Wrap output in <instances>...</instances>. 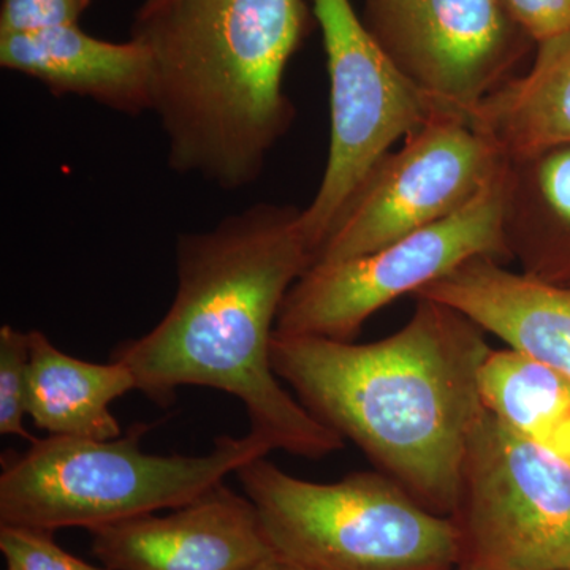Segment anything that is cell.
Masks as SVG:
<instances>
[{
    "label": "cell",
    "instance_id": "cell-10",
    "mask_svg": "<svg viewBox=\"0 0 570 570\" xmlns=\"http://www.w3.org/2000/svg\"><path fill=\"white\" fill-rule=\"evenodd\" d=\"M367 29L439 112L471 119L532 43L501 0H366Z\"/></svg>",
    "mask_w": 570,
    "mask_h": 570
},
{
    "label": "cell",
    "instance_id": "cell-19",
    "mask_svg": "<svg viewBox=\"0 0 570 570\" xmlns=\"http://www.w3.org/2000/svg\"><path fill=\"white\" fill-rule=\"evenodd\" d=\"M0 551L21 570H111L73 557L56 542L55 532L0 524Z\"/></svg>",
    "mask_w": 570,
    "mask_h": 570
},
{
    "label": "cell",
    "instance_id": "cell-4",
    "mask_svg": "<svg viewBox=\"0 0 570 570\" xmlns=\"http://www.w3.org/2000/svg\"><path fill=\"white\" fill-rule=\"evenodd\" d=\"M149 428L107 441L48 436L2 456L0 524L56 532L91 531L134 517L178 509L268 455L261 439L219 436L205 455H156L141 450Z\"/></svg>",
    "mask_w": 570,
    "mask_h": 570
},
{
    "label": "cell",
    "instance_id": "cell-22",
    "mask_svg": "<svg viewBox=\"0 0 570 570\" xmlns=\"http://www.w3.org/2000/svg\"><path fill=\"white\" fill-rule=\"evenodd\" d=\"M250 570H305L296 566L295 562L285 560V558L279 557V554L273 553L269 554L268 558H265L264 561L258 562L257 566H254Z\"/></svg>",
    "mask_w": 570,
    "mask_h": 570
},
{
    "label": "cell",
    "instance_id": "cell-14",
    "mask_svg": "<svg viewBox=\"0 0 570 570\" xmlns=\"http://www.w3.org/2000/svg\"><path fill=\"white\" fill-rule=\"evenodd\" d=\"M504 238L521 273L570 287V142L505 159Z\"/></svg>",
    "mask_w": 570,
    "mask_h": 570
},
{
    "label": "cell",
    "instance_id": "cell-15",
    "mask_svg": "<svg viewBox=\"0 0 570 570\" xmlns=\"http://www.w3.org/2000/svg\"><path fill=\"white\" fill-rule=\"evenodd\" d=\"M29 335L26 411L33 425L50 436L107 441L122 436L110 411L112 401L137 390L129 367L118 362L75 358L40 330Z\"/></svg>",
    "mask_w": 570,
    "mask_h": 570
},
{
    "label": "cell",
    "instance_id": "cell-13",
    "mask_svg": "<svg viewBox=\"0 0 570 570\" xmlns=\"http://www.w3.org/2000/svg\"><path fill=\"white\" fill-rule=\"evenodd\" d=\"M0 66L39 81L56 97H81L127 116L153 112V56L132 37L104 40L80 24L0 33Z\"/></svg>",
    "mask_w": 570,
    "mask_h": 570
},
{
    "label": "cell",
    "instance_id": "cell-5",
    "mask_svg": "<svg viewBox=\"0 0 570 570\" xmlns=\"http://www.w3.org/2000/svg\"><path fill=\"white\" fill-rule=\"evenodd\" d=\"M273 551L305 570H453L459 528L379 471L332 483L287 474L266 456L235 472Z\"/></svg>",
    "mask_w": 570,
    "mask_h": 570
},
{
    "label": "cell",
    "instance_id": "cell-6",
    "mask_svg": "<svg viewBox=\"0 0 570 570\" xmlns=\"http://www.w3.org/2000/svg\"><path fill=\"white\" fill-rule=\"evenodd\" d=\"M504 168L459 213L373 253L311 265L285 296L277 335L354 341L382 307L401 296L417 295L464 262L475 257L510 262L504 238Z\"/></svg>",
    "mask_w": 570,
    "mask_h": 570
},
{
    "label": "cell",
    "instance_id": "cell-3",
    "mask_svg": "<svg viewBox=\"0 0 570 570\" xmlns=\"http://www.w3.org/2000/svg\"><path fill=\"white\" fill-rule=\"evenodd\" d=\"M309 29L305 0H145L130 37L153 56L167 164L224 193L253 186L291 129L288 62Z\"/></svg>",
    "mask_w": 570,
    "mask_h": 570
},
{
    "label": "cell",
    "instance_id": "cell-9",
    "mask_svg": "<svg viewBox=\"0 0 570 570\" xmlns=\"http://www.w3.org/2000/svg\"><path fill=\"white\" fill-rule=\"evenodd\" d=\"M505 165L497 146L471 121L436 112L403 148L387 153L348 197L313 264L373 253L459 213Z\"/></svg>",
    "mask_w": 570,
    "mask_h": 570
},
{
    "label": "cell",
    "instance_id": "cell-7",
    "mask_svg": "<svg viewBox=\"0 0 570 570\" xmlns=\"http://www.w3.org/2000/svg\"><path fill=\"white\" fill-rule=\"evenodd\" d=\"M459 568L570 570V464L487 412L461 466Z\"/></svg>",
    "mask_w": 570,
    "mask_h": 570
},
{
    "label": "cell",
    "instance_id": "cell-24",
    "mask_svg": "<svg viewBox=\"0 0 570 570\" xmlns=\"http://www.w3.org/2000/svg\"><path fill=\"white\" fill-rule=\"evenodd\" d=\"M453 570H474V569L456 568V569H453Z\"/></svg>",
    "mask_w": 570,
    "mask_h": 570
},
{
    "label": "cell",
    "instance_id": "cell-1",
    "mask_svg": "<svg viewBox=\"0 0 570 570\" xmlns=\"http://www.w3.org/2000/svg\"><path fill=\"white\" fill-rule=\"evenodd\" d=\"M303 209L261 202L176 242L178 287L163 321L124 341L111 362L168 406L187 385L220 390L246 409L269 450L322 460L346 441L318 422L276 376L272 343L292 285L313 264Z\"/></svg>",
    "mask_w": 570,
    "mask_h": 570
},
{
    "label": "cell",
    "instance_id": "cell-2",
    "mask_svg": "<svg viewBox=\"0 0 570 570\" xmlns=\"http://www.w3.org/2000/svg\"><path fill=\"white\" fill-rule=\"evenodd\" d=\"M396 333L356 344L273 336L272 366L303 404L423 508L452 519L469 441L487 409V333L459 311L415 298Z\"/></svg>",
    "mask_w": 570,
    "mask_h": 570
},
{
    "label": "cell",
    "instance_id": "cell-20",
    "mask_svg": "<svg viewBox=\"0 0 570 570\" xmlns=\"http://www.w3.org/2000/svg\"><path fill=\"white\" fill-rule=\"evenodd\" d=\"M96 0H2L0 33H22L80 24Z\"/></svg>",
    "mask_w": 570,
    "mask_h": 570
},
{
    "label": "cell",
    "instance_id": "cell-17",
    "mask_svg": "<svg viewBox=\"0 0 570 570\" xmlns=\"http://www.w3.org/2000/svg\"><path fill=\"white\" fill-rule=\"evenodd\" d=\"M483 406L517 436L570 464V381L513 348H491L480 371Z\"/></svg>",
    "mask_w": 570,
    "mask_h": 570
},
{
    "label": "cell",
    "instance_id": "cell-18",
    "mask_svg": "<svg viewBox=\"0 0 570 570\" xmlns=\"http://www.w3.org/2000/svg\"><path fill=\"white\" fill-rule=\"evenodd\" d=\"M28 332L2 325L0 328V434L36 441L24 426L28 393Z\"/></svg>",
    "mask_w": 570,
    "mask_h": 570
},
{
    "label": "cell",
    "instance_id": "cell-12",
    "mask_svg": "<svg viewBox=\"0 0 570 570\" xmlns=\"http://www.w3.org/2000/svg\"><path fill=\"white\" fill-rule=\"evenodd\" d=\"M415 298L453 307L508 347L570 381V287L505 268L491 257L464 262Z\"/></svg>",
    "mask_w": 570,
    "mask_h": 570
},
{
    "label": "cell",
    "instance_id": "cell-21",
    "mask_svg": "<svg viewBox=\"0 0 570 570\" xmlns=\"http://www.w3.org/2000/svg\"><path fill=\"white\" fill-rule=\"evenodd\" d=\"M501 3L532 43L570 33V0H501Z\"/></svg>",
    "mask_w": 570,
    "mask_h": 570
},
{
    "label": "cell",
    "instance_id": "cell-8",
    "mask_svg": "<svg viewBox=\"0 0 570 570\" xmlns=\"http://www.w3.org/2000/svg\"><path fill=\"white\" fill-rule=\"evenodd\" d=\"M313 11L324 37L332 124L322 181L303 208V228L316 255L371 168L439 111L397 69L351 0H314Z\"/></svg>",
    "mask_w": 570,
    "mask_h": 570
},
{
    "label": "cell",
    "instance_id": "cell-11",
    "mask_svg": "<svg viewBox=\"0 0 570 570\" xmlns=\"http://www.w3.org/2000/svg\"><path fill=\"white\" fill-rule=\"evenodd\" d=\"M89 532L94 557L111 570H250L275 553L254 502L224 482L168 515Z\"/></svg>",
    "mask_w": 570,
    "mask_h": 570
},
{
    "label": "cell",
    "instance_id": "cell-23",
    "mask_svg": "<svg viewBox=\"0 0 570 570\" xmlns=\"http://www.w3.org/2000/svg\"><path fill=\"white\" fill-rule=\"evenodd\" d=\"M7 570H21V569L17 568V566L9 564V562H7Z\"/></svg>",
    "mask_w": 570,
    "mask_h": 570
},
{
    "label": "cell",
    "instance_id": "cell-16",
    "mask_svg": "<svg viewBox=\"0 0 570 570\" xmlns=\"http://www.w3.org/2000/svg\"><path fill=\"white\" fill-rule=\"evenodd\" d=\"M469 121L505 159L570 142V33L538 45L531 69L491 92Z\"/></svg>",
    "mask_w": 570,
    "mask_h": 570
}]
</instances>
